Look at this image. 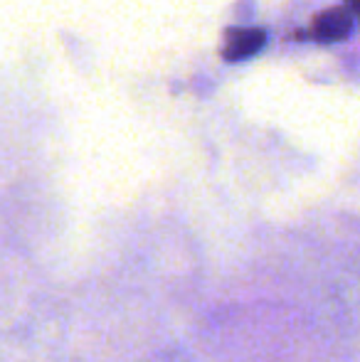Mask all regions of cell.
Returning <instances> with one entry per match:
<instances>
[{"label": "cell", "instance_id": "cell-1", "mask_svg": "<svg viewBox=\"0 0 360 362\" xmlns=\"http://www.w3.org/2000/svg\"><path fill=\"white\" fill-rule=\"evenodd\" d=\"M353 28H356V13L346 3H341L313 18L311 28H308V37L321 45L346 42L353 35Z\"/></svg>", "mask_w": 360, "mask_h": 362}, {"label": "cell", "instance_id": "cell-2", "mask_svg": "<svg viewBox=\"0 0 360 362\" xmlns=\"http://www.w3.org/2000/svg\"><path fill=\"white\" fill-rule=\"evenodd\" d=\"M267 45V30L265 28H232L225 33V42H222L220 54L225 62H245V59L255 57L262 52Z\"/></svg>", "mask_w": 360, "mask_h": 362}, {"label": "cell", "instance_id": "cell-3", "mask_svg": "<svg viewBox=\"0 0 360 362\" xmlns=\"http://www.w3.org/2000/svg\"><path fill=\"white\" fill-rule=\"evenodd\" d=\"M358 3H360V0H346V5H348V8H351L356 15H358V10H360V5H358Z\"/></svg>", "mask_w": 360, "mask_h": 362}]
</instances>
